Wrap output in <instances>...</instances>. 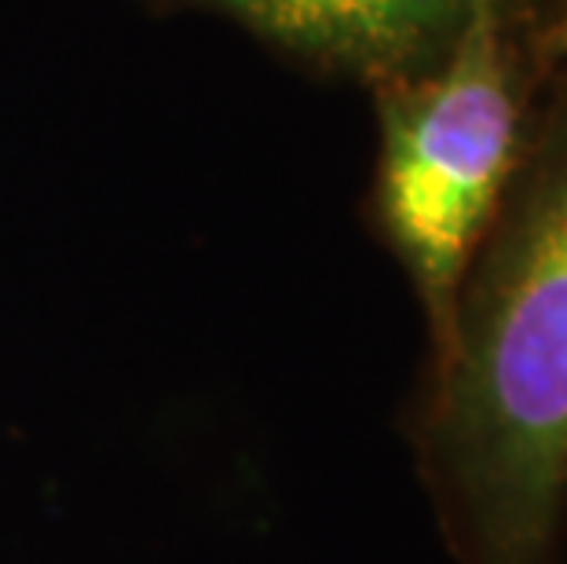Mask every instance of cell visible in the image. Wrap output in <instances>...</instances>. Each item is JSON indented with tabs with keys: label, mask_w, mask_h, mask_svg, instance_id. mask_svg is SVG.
Masks as SVG:
<instances>
[{
	"label": "cell",
	"mask_w": 567,
	"mask_h": 564,
	"mask_svg": "<svg viewBox=\"0 0 567 564\" xmlns=\"http://www.w3.org/2000/svg\"><path fill=\"white\" fill-rule=\"evenodd\" d=\"M410 448L457 564H567V70L429 348Z\"/></svg>",
	"instance_id": "cell-1"
},
{
	"label": "cell",
	"mask_w": 567,
	"mask_h": 564,
	"mask_svg": "<svg viewBox=\"0 0 567 564\" xmlns=\"http://www.w3.org/2000/svg\"><path fill=\"white\" fill-rule=\"evenodd\" d=\"M549 78L520 0H476L436 66L370 92L367 217L414 290L429 348L530 147Z\"/></svg>",
	"instance_id": "cell-2"
},
{
	"label": "cell",
	"mask_w": 567,
	"mask_h": 564,
	"mask_svg": "<svg viewBox=\"0 0 567 564\" xmlns=\"http://www.w3.org/2000/svg\"><path fill=\"white\" fill-rule=\"evenodd\" d=\"M154 16H216L286 63L367 95L436 66L476 0H136Z\"/></svg>",
	"instance_id": "cell-3"
},
{
	"label": "cell",
	"mask_w": 567,
	"mask_h": 564,
	"mask_svg": "<svg viewBox=\"0 0 567 564\" xmlns=\"http://www.w3.org/2000/svg\"><path fill=\"white\" fill-rule=\"evenodd\" d=\"M527 30L549 70H567V0H520Z\"/></svg>",
	"instance_id": "cell-4"
}]
</instances>
